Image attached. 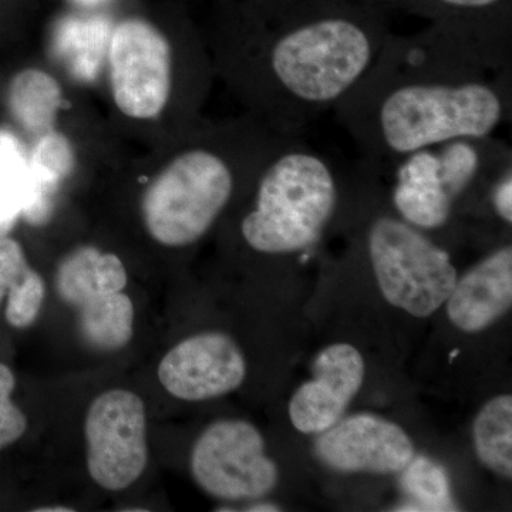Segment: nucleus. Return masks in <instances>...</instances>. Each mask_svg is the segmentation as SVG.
Listing matches in <instances>:
<instances>
[{
  "instance_id": "6",
  "label": "nucleus",
  "mask_w": 512,
  "mask_h": 512,
  "mask_svg": "<svg viewBox=\"0 0 512 512\" xmlns=\"http://www.w3.org/2000/svg\"><path fill=\"white\" fill-rule=\"evenodd\" d=\"M191 473L205 493L228 501L264 497L279 480L264 437L245 420H220L207 427L192 448Z\"/></svg>"
},
{
  "instance_id": "17",
  "label": "nucleus",
  "mask_w": 512,
  "mask_h": 512,
  "mask_svg": "<svg viewBox=\"0 0 512 512\" xmlns=\"http://www.w3.org/2000/svg\"><path fill=\"white\" fill-rule=\"evenodd\" d=\"M481 463L498 476L512 477V396L501 394L484 404L473 427Z\"/></svg>"
},
{
  "instance_id": "4",
  "label": "nucleus",
  "mask_w": 512,
  "mask_h": 512,
  "mask_svg": "<svg viewBox=\"0 0 512 512\" xmlns=\"http://www.w3.org/2000/svg\"><path fill=\"white\" fill-rule=\"evenodd\" d=\"M235 165L224 150L208 146L175 157L141 198V215L151 238L168 248L200 241L237 191Z\"/></svg>"
},
{
  "instance_id": "9",
  "label": "nucleus",
  "mask_w": 512,
  "mask_h": 512,
  "mask_svg": "<svg viewBox=\"0 0 512 512\" xmlns=\"http://www.w3.org/2000/svg\"><path fill=\"white\" fill-rule=\"evenodd\" d=\"M247 362L237 343L221 332L191 336L161 359L158 379L171 396L204 402L237 390Z\"/></svg>"
},
{
  "instance_id": "10",
  "label": "nucleus",
  "mask_w": 512,
  "mask_h": 512,
  "mask_svg": "<svg viewBox=\"0 0 512 512\" xmlns=\"http://www.w3.org/2000/svg\"><path fill=\"white\" fill-rule=\"evenodd\" d=\"M315 453L326 466L343 473L394 474L412 461L414 446L399 424L360 413L322 431Z\"/></svg>"
},
{
  "instance_id": "15",
  "label": "nucleus",
  "mask_w": 512,
  "mask_h": 512,
  "mask_svg": "<svg viewBox=\"0 0 512 512\" xmlns=\"http://www.w3.org/2000/svg\"><path fill=\"white\" fill-rule=\"evenodd\" d=\"M127 282L126 266L119 256L89 245L64 256L55 278L60 299L74 308L99 296L123 292Z\"/></svg>"
},
{
  "instance_id": "25",
  "label": "nucleus",
  "mask_w": 512,
  "mask_h": 512,
  "mask_svg": "<svg viewBox=\"0 0 512 512\" xmlns=\"http://www.w3.org/2000/svg\"><path fill=\"white\" fill-rule=\"evenodd\" d=\"M35 512H73V508L62 507V505H53V507L36 508Z\"/></svg>"
},
{
  "instance_id": "20",
  "label": "nucleus",
  "mask_w": 512,
  "mask_h": 512,
  "mask_svg": "<svg viewBox=\"0 0 512 512\" xmlns=\"http://www.w3.org/2000/svg\"><path fill=\"white\" fill-rule=\"evenodd\" d=\"M33 272L22 245L8 235L0 238V302L18 293Z\"/></svg>"
},
{
  "instance_id": "19",
  "label": "nucleus",
  "mask_w": 512,
  "mask_h": 512,
  "mask_svg": "<svg viewBox=\"0 0 512 512\" xmlns=\"http://www.w3.org/2000/svg\"><path fill=\"white\" fill-rule=\"evenodd\" d=\"M403 471V488L417 501L410 507H421L420 511L457 510L451 497L450 480L439 464L430 458L413 457Z\"/></svg>"
},
{
  "instance_id": "18",
  "label": "nucleus",
  "mask_w": 512,
  "mask_h": 512,
  "mask_svg": "<svg viewBox=\"0 0 512 512\" xmlns=\"http://www.w3.org/2000/svg\"><path fill=\"white\" fill-rule=\"evenodd\" d=\"M60 106L62 90L56 80L42 70H25L10 84V113L29 131H42L52 126Z\"/></svg>"
},
{
  "instance_id": "21",
  "label": "nucleus",
  "mask_w": 512,
  "mask_h": 512,
  "mask_svg": "<svg viewBox=\"0 0 512 512\" xmlns=\"http://www.w3.org/2000/svg\"><path fill=\"white\" fill-rule=\"evenodd\" d=\"M15 386L12 370L0 363V450L16 443L28 429L25 413L10 399Z\"/></svg>"
},
{
  "instance_id": "14",
  "label": "nucleus",
  "mask_w": 512,
  "mask_h": 512,
  "mask_svg": "<svg viewBox=\"0 0 512 512\" xmlns=\"http://www.w3.org/2000/svg\"><path fill=\"white\" fill-rule=\"evenodd\" d=\"M387 171L393 174L390 202L400 218L426 234L446 227L456 208L441 184L433 147L414 151Z\"/></svg>"
},
{
  "instance_id": "11",
  "label": "nucleus",
  "mask_w": 512,
  "mask_h": 512,
  "mask_svg": "<svg viewBox=\"0 0 512 512\" xmlns=\"http://www.w3.org/2000/svg\"><path fill=\"white\" fill-rule=\"evenodd\" d=\"M365 379V360L355 346L336 343L322 350L313 363V377L289 402L293 427L303 434H320L338 423Z\"/></svg>"
},
{
  "instance_id": "3",
  "label": "nucleus",
  "mask_w": 512,
  "mask_h": 512,
  "mask_svg": "<svg viewBox=\"0 0 512 512\" xmlns=\"http://www.w3.org/2000/svg\"><path fill=\"white\" fill-rule=\"evenodd\" d=\"M335 161L302 136L285 138L255 180L254 207L242 218V239L262 255L306 254L335 220L342 183Z\"/></svg>"
},
{
  "instance_id": "7",
  "label": "nucleus",
  "mask_w": 512,
  "mask_h": 512,
  "mask_svg": "<svg viewBox=\"0 0 512 512\" xmlns=\"http://www.w3.org/2000/svg\"><path fill=\"white\" fill-rule=\"evenodd\" d=\"M109 77L111 96L124 116L157 119L173 89V50L167 37L147 20L120 22L110 37Z\"/></svg>"
},
{
  "instance_id": "24",
  "label": "nucleus",
  "mask_w": 512,
  "mask_h": 512,
  "mask_svg": "<svg viewBox=\"0 0 512 512\" xmlns=\"http://www.w3.org/2000/svg\"><path fill=\"white\" fill-rule=\"evenodd\" d=\"M247 511L271 512V511H281V508H279L278 505H274V504H256V505H252L251 508H248Z\"/></svg>"
},
{
  "instance_id": "1",
  "label": "nucleus",
  "mask_w": 512,
  "mask_h": 512,
  "mask_svg": "<svg viewBox=\"0 0 512 512\" xmlns=\"http://www.w3.org/2000/svg\"><path fill=\"white\" fill-rule=\"evenodd\" d=\"M511 111L512 59L434 25L389 33L369 72L333 109L379 173L454 138L494 136Z\"/></svg>"
},
{
  "instance_id": "12",
  "label": "nucleus",
  "mask_w": 512,
  "mask_h": 512,
  "mask_svg": "<svg viewBox=\"0 0 512 512\" xmlns=\"http://www.w3.org/2000/svg\"><path fill=\"white\" fill-rule=\"evenodd\" d=\"M512 59V0H375Z\"/></svg>"
},
{
  "instance_id": "22",
  "label": "nucleus",
  "mask_w": 512,
  "mask_h": 512,
  "mask_svg": "<svg viewBox=\"0 0 512 512\" xmlns=\"http://www.w3.org/2000/svg\"><path fill=\"white\" fill-rule=\"evenodd\" d=\"M45 295V281L35 271L20 291L8 299L5 313L9 325L16 329L29 328L39 316Z\"/></svg>"
},
{
  "instance_id": "13",
  "label": "nucleus",
  "mask_w": 512,
  "mask_h": 512,
  "mask_svg": "<svg viewBox=\"0 0 512 512\" xmlns=\"http://www.w3.org/2000/svg\"><path fill=\"white\" fill-rule=\"evenodd\" d=\"M447 315L466 333H478L497 322L512 305V248L495 249L457 279L447 299Z\"/></svg>"
},
{
  "instance_id": "8",
  "label": "nucleus",
  "mask_w": 512,
  "mask_h": 512,
  "mask_svg": "<svg viewBox=\"0 0 512 512\" xmlns=\"http://www.w3.org/2000/svg\"><path fill=\"white\" fill-rule=\"evenodd\" d=\"M87 468L104 490L123 491L143 476L148 461L147 413L143 400L128 390L97 397L84 423Z\"/></svg>"
},
{
  "instance_id": "16",
  "label": "nucleus",
  "mask_w": 512,
  "mask_h": 512,
  "mask_svg": "<svg viewBox=\"0 0 512 512\" xmlns=\"http://www.w3.org/2000/svg\"><path fill=\"white\" fill-rule=\"evenodd\" d=\"M79 309V329L87 345L97 350H119L134 332V305L126 293L114 292L84 303Z\"/></svg>"
},
{
  "instance_id": "26",
  "label": "nucleus",
  "mask_w": 512,
  "mask_h": 512,
  "mask_svg": "<svg viewBox=\"0 0 512 512\" xmlns=\"http://www.w3.org/2000/svg\"><path fill=\"white\" fill-rule=\"evenodd\" d=\"M82 2L94 3V2H99V0H82Z\"/></svg>"
},
{
  "instance_id": "23",
  "label": "nucleus",
  "mask_w": 512,
  "mask_h": 512,
  "mask_svg": "<svg viewBox=\"0 0 512 512\" xmlns=\"http://www.w3.org/2000/svg\"><path fill=\"white\" fill-rule=\"evenodd\" d=\"M18 220V215L6 210V208L0 204V238L6 237V235L12 231L13 227H15Z\"/></svg>"
},
{
  "instance_id": "2",
  "label": "nucleus",
  "mask_w": 512,
  "mask_h": 512,
  "mask_svg": "<svg viewBox=\"0 0 512 512\" xmlns=\"http://www.w3.org/2000/svg\"><path fill=\"white\" fill-rule=\"evenodd\" d=\"M389 33L375 0H269L249 72L266 126L302 136L365 77Z\"/></svg>"
},
{
  "instance_id": "5",
  "label": "nucleus",
  "mask_w": 512,
  "mask_h": 512,
  "mask_svg": "<svg viewBox=\"0 0 512 512\" xmlns=\"http://www.w3.org/2000/svg\"><path fill=\"white\" fill-rule=\"evenodd\" d=\"M365 247L386 301L416 318L439 311L456 286L450 254L397 214L369 221Z\"/></svg>"
}]
</instances>
